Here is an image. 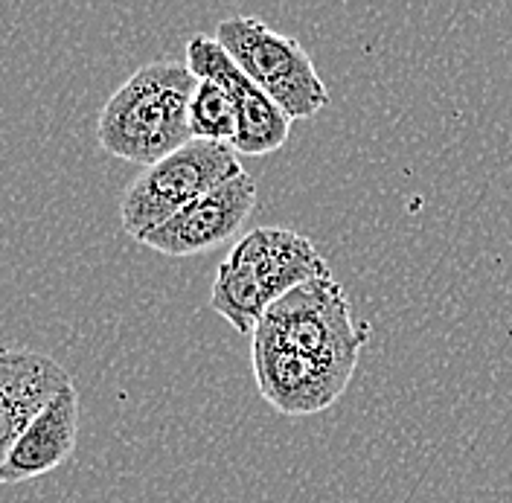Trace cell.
I'll use <instances>...</instances> for the list:
<instances>
[{
    "label": "cell",
    "mask_w": 512,
    "mask_h": 503,
    "mask_svg": "<svg viewBox=\"0 0 512 503\" xmlns=\"http://www.w3.org/2000/svg\"><path fill=\"white\" fill-rule=\"evenodd\" d=\"M210 306L239 335H254L262 315L271 309V303H268L262 285L254 280V274L233 259H224L216 271L213 291H210Z\"/></svg>",
    "instance_id": "obj_11"
},
{
    "label": "cell",
    "mask_w": 512,
    "mask_h": 503,
    "mask_svg": "<svg viewBox=\"0 0 512 503\" xmlns=\"http://www.w3.org/2000/svg\"><path fill=\"white\" fill-rule=\"evenodd\" d=\"M216 41L291 120H312L329 105L326 82L320 79L318 67L303 44L291 35L271 30L262 18H224L216 30Z\"/></svg>",
    "instance_id": "obj_3"
},
{
    "label": "cell",
    "mask_w": 512,
    "mask_h": 503,
    "mask_svg": "<svg viewBox=\"0 0 512 503\" xmlns=\"http://www.w3.org/2000/svg\"><path fill=\"white\" fill-rule=\"evenodd\" d=\"M256 207V181L248 172L224 181L181 213H175L160 227L149 230L140 245L163 253V256H192L210 251L233 239L242 224L251 219Z\"/></svg>",
    "instance_id": "obj_6"
},
{
    "label": "cell",
    "mask_w": 512,
    "mask_h": 503,
    "mask_svg": "<svg viewBox=\"0 0 512 503\" xmlns=\"http://www.w3.org/2000/svg\"><path fill=\"white\" fill-rule=\"evenodd\" d=\"M227 259L239 262L262 285L268 303H277L291 288L332 274L315 242L286 227H256L236 242Z\"/></svg>",
    "instance_id": "obj_9"
},
{
    "label": "cell",
    "mask_w": 512,
    "mask_h": 503,
    "mask_svg": "<svg viewBox=\"0 0 512 503\" xmlns=\"http://www.w3.org/2000/svg\"><path fill=\"white\" fill-rule=\"evenodd\" d=\"M67 384L73 378L59 361L30 349H0V469L24 428Z\"/></svg>",
    "instance_id": "obj_8"
},
{
    "label": "cell",
    "mask_w": 512,
    "mask_h": 503,
    "mask_svg": "<svg viewBox=\"0 0 512 503\" xmlns=\"http://www.w3.org/2000/svg\"><path fill=\"white\" fill-rule=\"evenodd\" d=\"M76 434H79V396H76V384H67L15 440L0 469V486H15L32 477L56 472L73 454Z\"/></svg>",
    "instance_id": "obj_10"
},
{
    "label": "cell",
    "mask_w": 512,
    "mask_h": 503,
    "mask_svg": "<svg viewBox=\"0 0 512 503\" xmlns=\"http://www.w3.org/2000/svg\"><path fill=\"white\" fill-rule=\"evenodd\" d=\"M198 88L187 62L158 59L137 67L99 111L96 137L114 158L143 169L192 140L190 99Z\"/></svg>",
    "instance_id": "obj_1"
},
{
    "label": "cell",
    "mask_w": 512,
    "mask_h": 503,
    "mask_svg": "<svg viewBox=\"0 0 512 503\" xmlns=\"http://www.w3.org/2000/svg\"><path fill=\"white\" fill-rule=\"evenodd\" d=\"M367 338L370 329L367 323H355L347 291L332 274H323L271 303L251 344L291 349L352 376Z\"/></svg>",
    "instance_id": "obj_2"
},
{
    "label": "cell",
    "mask_w": 512,
    "mask_h": 503,
    "mask_svg": "<svg viewBox=\"0 0 512 503\" xmlns=\"http://www.w3.org/2000/svg\"><path fill=\"white\" fill-rule=\"evenodd\" d=\"M236 102L222 85L210 79H198V88L190 99L192 140H210L233 146L236 140Z\"/></svg>",
    "instance_id": "obj_12"
},
{
    "label": "cell",
    "mask_w": 512,
    "mask_h": 503,
    "mask_svg": "<svg viewBox=\"0 0 512 503\" xmlns=\"http://www.w3.org/2000/svg\"><path fill=\"white\" fill-rule=\"evenodd\" d=\"M251 364L262 399L291 419L329 410L352 381L350 373L280 346L251 344Z\"/></svg>",
    "instance_id": "obj_7"
},
{
    "label": "cell",
    "mask_w": 512,
    "mask_h": 503,
    "mask_svg": "<svg viewBox=\"0 0 512 503\" xmlns=\"http://www.w3.org/2000/svg\"><path fill=\"white\" fill-rule=\"evenodd\" d=\"M242 163L233 146L210 143V140H190L178 152L166 155L158 163L146 166L126 189L120 201V221L128 236L137 242L169 221L192 201L207 195L224 181L236 178Z\"/></svg>",
    "instance_id": "obj_4"
},
{
    "label": "cell",
    "mask_w": 512,
    "mask_h": 503,
    "mask_svg": "<svg viewBox=\"0 0 512 503\" xmlns=\"http://www.w3.org/2000/svg\"><path fill=\"white\" fill-rule=\"evenodd\" d=\"M187 67L195 79H210L233 96L239 120L233 149L239 155L262 158L286 146L294 120L271 96L256 88L245 76V70L227 56L216 35H192L187 41Z\"/></svg>",
    "instance_id": "obj_5"
}]
</instances>
